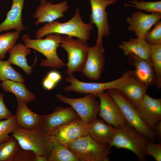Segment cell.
Wrapping results in <instances>:
<instances>
[{
  "label": "cell",
  "mask_w": 161,
  "mask_h": 161,
  "mask_svg": "<svg viewBox=\"0 0 161 161\" xmlns=\"http://www.w3.org/2000/svg\"><path fill=\"white\" fill-rule=\"evenodd\" d=\"M93 25L90 22L87 24L82 21L78 7L74 16L68 21L62 23L56 20L45 24L36 31V38L41 39L49 34L57 33L87 41L90 38Z\"/></svg>",
  "instance_id": "obj_1"
},
{
  "label": "cell",
  "mask_w": 161,
  "mask_h": 161,
  "mask_svg": "<svg viewBox=\"0 0 161 161\" xmlns=\"http://www.w3.org/2000/svg\"><path fill=\"white\" fill-rule=\"evenodd\" d=\"M12 136L22 148L42 155L48 160L53 143L49 134L39 124L30 129L17 126L12 133Z\"/></svg>",
  "instance_id": "obj_2"
},
{
  "label": "cell",
  "mask_w": 161,
  "mask_h": 161,
  "mask_svg": "<svg viewBox=\"0 0 161 161\" xmlns=\"http://www.w3.org/2000/svg\"><path fill=\"white\" fill-rule=\"evenodd\" d=\"M61 36L57 33L47 35L44 39L30 38L26 34L22 36V40L26 47L35 49L46 57L40 62L42 66L50 67L54 69H61L66 64L58 57L57 49L61 43Z\"/></svg>",
  "instance_id": "obj_3"
},
{
  "label": "cell",
  "mask_w": 161,
  "mask_h": 161,
  "mask_svg": "<svg viewBox=\"0 0 161 161\" xmlns=\"http://www.w3.org/2000/svg\"><path fill=\"white\" fill-rule=\"evenodd\" d=\"M149 140L127 123L116 128L109 147L128 150L134 153L140 161L145 160L147 155L145 147Z\"/></svg>",
  "instance_id": "obj_4"
},
{
  "label": "cell",
  "mask_w": 161,
  "mask_h": 161,
  "mask_svg": "<svg viewBox=\"0 0 161 161\" xmlns=\"http://www.w3.org/2000/svg\"><path fill=\"white\" fill-rule=\"evenodd\" d=\"M79 161H109L110 148L97 142L89 135L81 137L64 145Z\"/></svg>",
  "instance_id": "obj_5"
},
{
  "label": "cell",
  "mask_w": 161,
  "mask_h": 161,
  "mask_svg": "<svg viewBox=\"0 0 161 161\" xmlns=\"http://www.w3.org/2000/svg\"><path fill=\"white\" fill-rule=\"evenodd\" d=\"M133 78V72L131 70L126 71L117 79L102 83L84 82L78 80L73 74L68 75L65 80L69 84L64 87V90L66 92L97 95L100 93L108 89H117L123 83Z\"/></svg>",
  "instance_id": "obj_6"
},
{
  "label": "cell",
  "mask_w": 161,
  "mask_h": 161,
  "mask_svg": "<svg viewBox=\"0 0 161 161\" xmlns=\"http://www.w3.org/2000/svg\"><path fill=\"white\" fill-rule=\"evenodd\" d=\"M106 92L119 107L126 123L150 141L154 142L157 138L155 133L144 123L136 108L117 89H108Z\"/></svg>",
  "instance_id": "obj_7"
},
{
  "label": "cell",
  "mask_w": 161,
  "mask_h": 161,
  "mask_svg": "<svg viewBox=\"0 0 161 161\" xmlns=\"http://www.w3.org/2000/svg\"><path fill=\"white\" fill-rule=\"evenodd\" d=\"M60 46L65 50L68 55L65 74L68 75L82 72L89 47L87 41L67 36H61Z\"/></svg>",
  "instance_id": "obj_8"
},
{
  "label": "cell",
  "mask_w": 161,
  "mask_h": 161,
  "mask_svg": "<svg viewBox=\"0 0 161 161\" xmlns=\"http://www.w3.org/2000/svg\"><path fill=\"white\" fill-rule=\"evenodd\" d=\"M56 97L59 101L69 105L86 125H89L97 118L100 108L97 95L88 94L81 97L71 98L57 94Z\"/></svg>",
  "instance_id": "obj_9"
},
{
  "label": "cell",
  "mask_w": 161,
  "mask_h": 161,
  "mask_svg": "<svg viewBox=\"0 0 161 161\" xmlns=\"http://www.w3.org/2000/svg\"><path fill=\"white\" fill-rule=\"evenodd\" d=\"M91 12L90 16V23L97 28V42H103V38L110 34L108 15L106 11L109 5L116 3L118 0H89Z\"/></svg>",
  "instance_id": "obj_10"
},
{
  "label": "cell",
  "mask_w": 161,
  "mask_h": 161,
  "mask_svg": "<svg viewBox=\"0 0 161 161\" xmlns=\"http://www.w3.org/2000/svg\"><path fill=\"white\" fill-rule=\"evenodd\" d=\"M79 118L71 107H56L51 114L41 115L39 124L48 134Z\"/></svg>",
  "instance_id": "obj_11"
},
{
  "label": "cell",
  "mask_w": 161,
  "mask_h": 161,
  "mask_svg": "<svg viewBox=\"0 0 161 161\" xmlns=\"http://www.w3.org/2000/svg\"><path fill=\"white\" fill-rule=\"evenodd\" d=\"M104 52L103 43L96 42L94 46L89 47L82 71L84 76L93 81L100 79L105 64Z\"/></svg>",
  "instance_id": "obj_12"
},
{
  "label": "cell",
  "mask_w": 161,
  "mask_h": 161,
  "mask_svg": "<svg viewBox=\"0 0 161 161\" xmlns=\"http://www.w3.org/2000/svg\"><path fill=\"white\" fill-rule=\"evenodd\" d=\"M97 96L100 104L98 115L102 119L115 128L126 123L119 107L106 92H102Z\"/></svg>",
  "instance_id": "obj_13"
},
{
  "label": "cell",
  "mask_w": 161,
  "mask_h": 161,
  "mask_svg": "<svg viewBox=\"0 0 161 161\" xmlns=\"http://www.w3.org/2000/svg\"><path fill=\"white\" fill-rule=\"evenodd\" d=\"M161 19V13H146L141 11L133 13L127 17L128 30L134 33L137 38L144 39L151 28Z\"/></svg>",
  "instance_id": "obj_14"
},
{
  "label": "cell",
  "mask_w": 161,
  "mask_h": 161,
  "mask_svg": "<svg viewBox=\"0 0 161 161\" xmlns=\"http://www.w3.org/2000/svg\"><path fill=\"white\" fill-rule=\"evenodd\" d=\"M88 126L79 118L49 135L52 141L65 145L79 138L88 135Z\"/></svg>",
  "instance_id": "obj_15"
},
{
  "label": "cell",
  "mask_w": 161,
  "mask_h": 161,
  "mask_svg": "<svg viewBox=\"0 0 161 161\" xmlns=\"http://www.w3.org/2000/svg\"><path fill=\"white\" fill-rule=\"evenodd\" d=\"M144 123L152 130L161 120V99L154 98L146 94L135 108Z\"/></svg>",
  "instance_id": "obj_16"
},
{
  "label": "cell",
  "mask_w": 161,
  "mask_h": 161,
  "mask_svg": "<svg viewBox=\"0 0 161 161\" xmlns=\"http://www.w3.org/2000/svg\"><path fill=\"white\" fill-rule=\"evenodd\" d=\"M69 9L67 1H64L56 4L50 2L41 4L35 11L33 18L36 19L34 23L38 25L41 23L51 22L63 18L64 13Z\"/></svg>",
  "instance_id": "obj_17"
},
{
  "label": "cell",
  "mask_w": 161,
  "mask_h": 161,
  "mask_svg": "<svg viewBox=\"0 0 161 161\" xmlns=\"http://www.w3.org/2000/svg\"><path fill=\"white\" fill-rule=\"evenodd\" d=\"M129 63L134 66V78L147 87L155 83V77L151 58L146 59L134 54L129 55Z\"/></svg>",
  "instance_id": "obj_18"
},
{
  "label": "cell",
  "mask_w": 161,
  "mask_h": 161,
  "mask_svg": "<svg viewBox=\"0 0 161 161\" xmlns=\"http://www.w3.org/2000/svg\"><path fill=\"white\" fill-rule=\"evenodd\" d=\"M116 130L102 119L96 118L88 125V135L97 142L109 147Z\"/></svg>",
  "instance_id": "obj_19"
},
{
  "label": "cell",
  "mask_w": 161,
  "mask_h": 161,
  "mask_svg": "<svg viewBox=\"0 0 161 161\" xmlns=\"http://www.w3.org/2000/svg\"><path fill=\"white\" fill-rule=\"evenodd\" d=\"M24 0H13L11 8L6 15L4 20L0 24V33L15 30L20 32L25 28L22 19Z\"/></svg>",
  "instance_id": "obj_20"
},
{
  "label": "cell",
  "mask_w": 161,
  "mask_h": 161,
  "mask_svg": "<svg viewBox=\"0 0 161 161\" xmlns=\"http://www.w3.org/2000/svg\"><path fill=\"white\" fill-rule=\"evenodd\" d=\"M147 88L134 78L123 83L117 90L136 108L146 94Z\"/></svg>",
  "instance_id": "obj_21"
},
{
  "label": "cell",
  "mask_w": 161,
  "mask_h": 161,
  "mask_svg": "<svg viewBox=\"0 0 161 161\" xmlns=\"http://www.w3.org/2000/svg\"><path fill=\"white\" fill-rule=\"evenodd\" d=\"M17 107L15 114L18 126L26 129H31L39 124L41 115L31 111L26 103L16 98Z\"/></svg>",
  "instance_id": "obj_22"
},
{
  "label": "cell",
  "mask_w": 161,
  "mask_h": 161,
  "mask_svg": "<svg viewBox=\"0 0 161 161\" xmlns=\"http://www.w3.org/2000/svg\"><path fill=\"white\" fill-rule=\"evenodd\" d=\"M119 47L126 56L132 54L144 59L150 58L151 46L145 39L130 38L128 41L121 42Z\"/></svg>",
  "instance_id": "obj_23"
},
{
  "label": "cell",
  "mask_w": 161,
  "mask_h": 161,
  "mask_svg": "<svg viewBox=\"0 0 161 161\" xmlns=\"http://www.w3.org/2000/svg\"><path fill=\"white\" fill-rule=\"evenodd\" d=\"M8 52L9 57L7 61L9 63L21 68L27 75L32 73V68L35 64L32 66H29L26 58V56L31 52L30 48L21 43H18L11 48Z\"/></svg>",
  "instance_id": "obj_24"
},
{
  "label": "cell",
  "mask_w": 161,
  "mask_h": 161,
  "mask_svg": "<svg viewBox=\"0 0 161 161\" xmlns=\"http://www.w3.org/2000/svg\"><path fill=\"white\" fill-rule=\"evenodd\" d=\"M23 83L7 80L2 81L0 84L5 92L12 93L16 98L26 103H30L35 100V96L27 89Z\"/></svg>",
  "instance_id": "obj_25"
},
{
  "label": "cell",
  "mask_w": 161,
  "mask_h": 161,
  "mask_svg": "<svg viewBox=\"0 0 161 161\" xmlns=\"http://www.w3.org/2000/svg\"><path fill=\"white\" fill-rule=\"evenodd\" d=\"M48 161H79L75 156L64 145L54 141Z\"/></svg>",
  "instance_id": "obj_26"
},
{
  "label": "cell",
  "mask_w": 161,
  "mask_h": 161,
  "mask_svg": "<svg viewBox=\"0 0 161 161\" xmlns=\"http://www.w3.org/2000/svg\"><path fill=\"white\" fill-rule=\"evenodd\" d=\"M20 147L13 136L9 140L0 143V161H14Z\"/></svg>",
  "instance_id": "obj_27"
},
{
  "label": "cell",
  "mask_w": 161,
  "mask_h": 161,
  "mask_svg": "<svg viewBox=\"0 0 161 161\" xmlns=\"http://www.w3.org/2000/svg\"><path fill=\"white\" fill-rule=\"evenodd\" d=\"M150 57L154 73L155 84L160 89L161 88V44L151 46Z\"/></svg>",
  "instance_id": "obj_28"
},
{
  "label": "cell",
  "mask_w": 161,
  "mask_h": 161,
  "mask_svg": "<svg viewBox=\"0 0 161 161\" xmlns=\"http://www.w3.org/2000/svg\"><path fill=\"white\" fill-rule=\"evenodd\" d=\"M20 32L16 31L0 34V59L5 57L7 52L16 44Z\"/></svg>",
  "instance_id": "obj_29"
},
{
  "label": "cell",
  "mask_w": 161,
  "mask_h": 161,
  "mask_svg": "<svg viewBox=\"0 0 161 161\" xmlns=\"http://www.w3.org/2000/svg\"><path fill=\"white\" fill-rule=\"evenodd\" d=\"M7 80L22 83L25 82L22 75L15 70L7 61L0 59V81Z\"/></svg>",
  "instance_id": "obj_30"
},
{
  "label": "cell",
  "mask_w": 161,
  "mask_h": 161,
  "mask_svg": "<svg viewBox=\"0 0 161 161\" xmlns=\"http://www.w3.org/2000/svg\"><path fill=\"white\" fill-rule=\"evenodd\" d=\"M129 2L132 4L124 3V6L132 7L140 11H144L148 13H161V1H131Z\"/></svg>",
  "instance_id": "obj_31"
},
{
  "label": "cell",
  "mask_w": 161,
  "mask_h": 161,
  "mask_svg": "<svg viewBox=\"0 0 161 161\" xmlns=\"http://www.w3.org/2000/svg\"><path fill=\"white\" fill-rule=\"evenodd\" d=\"M18 126L15 116L0 120V143L6 141L11 137L10 134L12 133L16 127Z\"/></svg>",
  "instance_id": "obj_32"
},
{
  "label": "cell",
  "mask_w": 161,
  "mask_h": 161,
  "mask_svg": "<svg viewBox=\"0 0 161 161\" xmlns=\"http://www.w3.org/2000/svg\"><path fill=\"white\" fill-rule=\"evenodd\" d=\"M153 28L145 37L146 41L150 45L161 44V21L158 22Z\"/></svg>",
  "instance_id": "obj_33"
},
{
  "label": "cell",
  "mask_w": 161,
  "mask_h": 161,
  "mask_svg": "<svg viewBox=\"0 0 161 161\" xmlns=\"http://www.w3.org/2000/svg\"><path fill=\"white\" fill-rule=\"evenodd\" d=\"M147 155L151 156L156 161H161V144L149 141L145 147Z\"/></svg>",
  "instance_id": "obj_34"
},
{
  "label": "cell",
  "mask_w": 161,
  "mask_h": 161,
  "mask_svg": "<svg viewBox=\"0 0 161 161\" xmlns=\"http://www.w3.org/2000/svg\"><path fill=\"white\" fill-rule=\"evenodd\" d=\"M36 154L33 151L20 148L14 161H34Z\"/></svg>",
  "instance_id": "obj_35"
},
{
  "label": "cell",
  "mask_w": 161,
  "mask_h": 161,
  "mask_svg": "<svg viewBox=\"0 0 161 161\" xmlns=\"http://www.w3.org/2000/svg\"><path fill=\"white\" fill-rule=\"evenodd\" d=\"M3 95V93H0V120L8 119L13 116L4 103Z\"/></svg>",
  "instance_id": "obj_36"
},
{
  "label": "cell",
  "mask_w": 161,
  "mask_h": 161,
  "mask_svg": "<svg viewBox=\"0 0 161 161\" xmlns=\"http://www.w3.org/2000/svg\"><path fill=\"white\" fill-rule=\"evenodd\" d=\"M45 77L56 86L62 79V75L58 71L53 70L49 72Z\"/></svg>",
  "instance_id": "obj_37"
},
{
  "label": "cell",
  "mask_w": 161,
  "mask_h": 161,
  "mask_svg": "<svg viewBox=\"0 0 161 161\" xmlns=\"http://www.w3.org/2000/svg\"><path fill=\"white\" fill-rule=\"evenodd\" d=\"M153 130L155 133L156 138L160 140L161 139V120L157 123Z\"/></svg>",
  "instance_id": "obj_38"
},
{
  "label": "cell",
  "mask_w": 161,
  "mask_h": 161,
  "mask_svg": "<svg viewBox=\"0 0 161 161\" xmlns=\"http://www.w3.org/2000/svg\"><path fill=\"white\" fill-rule=\"evenodd\" d=\"M34 161H48V160L42 155L36 154Z\"/></svg>",
  "instance_id": "obj_39"
},
{
  "label": "cell",
  "mask_w": 161,
  "mask_h": 161,
  "mask_svg": "<svg viewBox=\"0 0 161 161\" xmlns=\"http://www.w3.org/2000/svg\"><path fill=\"white\" fill-rule=\"evenodd\" d=\"M46 2V0H40V2L41 4H45Z\"/></svg>",
  "instance_id": "obj_40"
},
{
  "label": "cell",
  "mask_w": 161,
  "mask_h": 161,
  "mask_svg": "<svg viewBox=\"0 0 161 161\" xmlns=\"http://www.w3.org/2000/svg\"><path fill=\"white\" fill-rule=\"evenodd\" d=\"M145 0H132V1H143Z\"/></svg>",
  "instance_id": "obj_41"
},
{
  "label": "cell",
  "mask_w": 161,
  "mask_h": 161,
  "mask_svg": "<svg viewBox=\"0 0 161 161\" xmlns=\"http://www.w3.org/2000/svg\"><path fill=\"white\" fill-rule=\"evenodd\" d=\"M1 84H0V87H1Z\"/></svg>",
  "instance_id": "obj_42"
}]
</instances>
